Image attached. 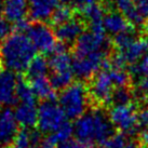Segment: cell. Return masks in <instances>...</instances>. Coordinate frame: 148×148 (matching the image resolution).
Instances as JSON below:
<instances>
[{"label": "cell", "mask_w": 148, "mask_h": 148, "mask_svg": "<svg viewBox=\"0 0 148 148\" xmlns=\"http://www.w3.org/2000/svg\"><path fill=\"white\" fill-rule=\"evenodd\" d=\"M140 143H142L143 146H144V148H148V129L142 131L140 136Z\"/></svg>", "instance_id": "35"}, {"label": "cell", "mask_w": 148, "mask_h": 148, "mask_svg": "<svg viewBox=\"0 0 148 148\" xmlns=\"http://www.w3.org/2000/svg\"><path fill=\"white\" fill-rule=\"evenodd\" d=\"M16 97L17 102L24 104H36L37 96L34 93V90L28 80L25 78H18L16 88Z\"/></svg>", "instance_id": "23"}, {"label": "cell", "mask_w": 148, "mask_h": 148, "mask_svg": "<svg viewBox=\"0 0 148 148\" xmlns=\"http://www.w3.org/2000/svg\"><path fill=\"white\" fill-rule=\"evenodd\" d=\"M144 29H145V32H146V34H147V35H148V17H147V21L145 22Z\"/></svg>", "instance_id": "37"}, {"label": "cell", "mask_w": 148, "mask_h": 148, "mask_svg": "<svg viewBox=\"0 0 148 148\" xmlns=\"http://www.w3.org/2000/svg\"><path fill=\"white\" fill-rule=\"evenodd\" d=\"M83 21L89 27V30L94 33H105L104 29V16L105 11L99 3L92 4L82 10Z\"/></svg>", "instance_id": "17"}, {"label": "cell", "mask_w": 148, "mask_h": 148, "mask_svg": "<svg viewBox=\"0 0 148 148\" xmlns=\"http://www.w3.org/2000/svg\"><path fill=\"white\" fill-rule=\"evenodd\" d=\"M74 135V124H71L67 120L65 123H63L58 130L48 134L45 140L52 145H60L70 140V137Z\"/></svg>", "instance_id": "22"}, {"label": "cell", "mask_w": 148, "mask_h": 148, "mask_svg": "<svg viewBox=\"0 0 148 148\" xmlns=\"http://www.w3.org/2000/svg\"><path fill=\"white\" fill-rule=\"evenodd\" d=\"M36 55L37 49L22 33L14 32L0 43V61L3 67L16 74H25Z\"/></svg>", "instance_id": "3"}, {"label": "cell", "mask_w": 148, "mask_h": 148, "mask_svg": "<svg viewBox=\"0 0 148 148\" xmlns=\"http://www.w3.org/2000/svg\"><path fill=\"white\" fill-rule=\"evenodd\" d=\"M107 55L108 52H96L82 56H73L74 75L80 81L90 80L106 64Z\"/></svg>", "instance_id": "8"}, {"label": "cell", "mask_w": 148, "mask_h": 148, "mask_svg": "<svg viewBox=\"0 0 148 148\" xmlns=\"http://www.w3.org/2000/svg\"><path fill=\"white\" fill-rule=\"evenodd\" d=\"M26 36L29 38L37 51L48 55L53 52L58 42L54 30L43 22L32 23L26 30Z\"/></svg>", "instance_id": "7"}, {"label": "cell", "mask_w": 148, "mask_h": 148, "mask_svg": "<svg viewBox=\"0 0 148 148\" xmlns=\"http://www.w3.org/2000/svg\"><path fill=\"white\" fill-rule=\"evenodd\" d=\"M99 0H70V3L74 5L75 8L83 10L86 7H90L92 4L97 3Z\"/></svg>", "instance_id": "33"}, {"label": "cell", "mask_w": 148, "mask_h": 148, "mask_svg": "<svg viewBox=\"0 0 148 148\" xmlns=\"http://www.w3.org/2000/svg\"><path fill=\"white\" fill-rule=\"evenodd\" d=\"M3 64H2V62H1V61H0V75L2 74V73H3Z\"/></svg>", "instance_id": "38"}, {"label": "cell", "mask_w": 148, "mask_h": 148, "mask_svg": "<svg viewBox=\"0 0 148 148\" xmlns=\"http://www.w3.org/2000/svg\"><path fill=\"white\" fill-rule=\"evenodd\" d=\"M138 11L144 17H148V0H134Z\"/></svg>", "instance_id": "34"}, {"label": "cell", "mask_w": 148, "mask_h": 148, "mask_svg": "<svg viewBox=\"0 0 148 148\" xmlns=\"http://www.w3.org/2000/svg\"><path fill=\"white\" fill-rule=\"evenodd\" d=\"M60 4V0H28L29 17L34 22L49 21Z\"/></svg>", "instance_id": "13"}, {"label": "cell", "mask_w": 148, "mask_h": 148, "mask_svg": "<svg viewBox=\"0 0 148 148\" xmlns=\"http://www.w3.org/2000/svg\"><path fill=\"white\" fill-rule=\"evenodd\" d=\"M133 99V93H132L129 86H119L114 91L112 99H111V104L114 105H125V104L132 103Z\"/></svg>", "instance_id": "27"}, {"label": "cell", "mask_w": 148, "mask_h": 148, "mask_svg": "<svg viewBox=\"0 0 148 148\" xmlns=\"http://www.w3.org/2000/svg\"><path fill=\"white\" fill-rule=\"evenodd\" d=\"M49 71V61L45 58V55H36L24 74V78L28 81H32L34 79L47 77Z\"/></svg>", "instance_id": "20"}, {"label": "cell", "mask_w": 148, "mask_h": 148, "mask_svg": "<svg viewBox=\"0 0 148 148\" xmlns=\"http://www.w3.org/2000/svg\"><path fill=\"white\" fill-rule=\"evenodd\" d=\"M109 118L116 130L125 135H134L140 130L137 122V107L133 103L114 105L109 109Z\"/></svg>", "instance_id": "6"}, {"label": "cell", "mask_w": 148, "mask_h": 148, "mask_svg": "<svg viewBox=\"0 0 148 148\" xmlns=\"http://www.w3.org/2000/svg\"><path fill=\"white\" fill-rule=\"evenodd\" d=\"M2 5H3V2L0 0V15H2Z\"/></svg>", "instance_id": "39"}, {"label": "cell", "mask_w": 148, "mask_h": 148, "mask_svg": "<svg viewBox=\"0 0 148 148\" xmlns=\"http://www.w3.org/2000/svg\"><path fill=\"white\" fill-rule=\"evenodd\" d=\"M18 132V122L12 109L0 108V147L11 146Z\"/></svg>", "instance_id": "11"}, {"label": "cell", "mask_w": 148, "mask_h": 148, "mask_svg": "<svg viewBox=\"0 0 148 148\" xmlns=\"http://www.w3.org/2000/svg\"><path fill=\"white\" fill-rule=\"evenodd\" d=\"M18 78L11 70H3L0 75V105L8 107L17 102L16 88Z\"/></svg>", "instance_id": "12"}, {"label": "cell", "mask_w": 148, "mask_h": 148, "mask_svg": "<svg viewBox=\"0 0 148 148\" xmlns=\"http://www.w3.org/2000/svg\"><path fill=\"white\" fill-rule=\"evenodd\" d=\"M30 86L33 88L34 93L36 94L37 99H40L42 101H48V99H55V90L50 82L49 78L41 77V78L34 79L29 81Z\"/></svg>", "instance_id": "21"}, {"label": "cell", "mask_w": 148, "mask_h": 148, "mask_svg": "<svg viewBox=\"0 0 148 148\" xmlns=\"http://www.w3.org/2000/svg\"><path fill=\"white\" fill-rule=\"evenodd\" d=\"M148 52V38H137L127 48L117 51L119 56L124 64L133 65L140 60L145 53Z\"/></svg>", "instance_id": "15"}, {"label": "cell", "mask_w": 148, "mask_h": 148, "mask_svg": "<svg viewBox=\"0 0 148 148\" xmlns=\"http://www.w3.org/2000/svg\"><path fill=\"white\" fill-rule=\"evenodd\" d=\"M73 17H74V10L69 4H60L55 9L52 16L50 17L49 23L51 26L56 27V26H60L66 22L70 21Z\"/></svg>", "instance_id": "24"}, {"label": "cell", "mask_w": 148, "mask_h": 148, "mask_svg": "<svg viewBox=\"0 0 148 148\" xmlns=\"http://www.w3.org/2000/svg\"><path fill=\"white\" fill-rule=\"evenodd\" d=\"M34 148H55V147H54V145H52L47 140H45L42 143H40V144L37 145L36 147H34Z\"/></svg>", "instance_id": "36"}, {"label": "cell", "mask_w": 148, "mask_h": 148, "mask_svg": "<svg viewBox=\"0 0 148 148\" xmlns=\"http://www.w3.org/2000/svg\"><path fill=\"white\" fill-rule=\"evenodd\" d=\"M14 115L18 124L24 129H33L38 122V107L36 104L20 103L15 108Z\"/></svg>", "instance_id": "18"}, {"label": "cell", "mask_w": 148, "mask_h": 148, "mask_svg": "<svg viewBox=\"0 0 148 148\" xmlns=\"http://www.w3.org/2000/svg\"><path fill=\"white\" fill-rule=\"evenodd\" d=\"M58 148H92V146L80 143L78 140H67V142H65V143L58 145Z\"/></svg>", "instance_id": "31"}, {"label": "cell", "mask_w": 148, "mask_h": 148, "mask_svg": "<svg viewBox=\"0 0 148 148\" xmlns=\"http://www.w3.org/2000/svg\"><path fill=\"white\" fill-rule=\"evenodd\" d=\"M104 148H140L138 144H136L134 140L127 138V135L123 133L112 135L103 145Z\"/></svg>", "instance_id": "25"}, {"label": "cell", "mask_w": 148, "mask_h": 148, "mask_svg": "<svg viewBox=\"0 0 148 148\" xmlns=\"http://www.w3.org/2000/svg\"><path fill=\"white\" fill-rule=\"evenodd\" d=\"M104 29L105 33L115 37L119 34L132 30L133 26L122 13L119 11H110L104 16Z\"/></svg>", "instance_id": "14"}, {"label": "cell", "mask_w": 148, "mask_h": 148, "mask_svg": "<svg viewBox=\"0 0 148 148\" xmlns=\"http://www.w3.org/2000/svg\"><path fill=\"white\" fill-rule=\"evenodd\" d=\"M137 89L142 96H144L145 99H148V75L138 80Z\"/></svg>", "instance_id": "32"}, {"label": "cell", "mask_w": 148, "mask_h": 148, "mask_svg": "<svg viewBox=\"0 0 148 148\" xmlns=\"http://www.w3.org/2000/svg\"><path fill=\"white\" fill-rule=\"evenodd\" d=\"M28 13V0H4L2 15L9 23H16L26 18Z\"/></svg>", "instance_id": "16"}, {"label": "cell", "mask_w": 148, "mask_h": 148, "mask_svg": "<svg viewBox=\"0 0 148 148\" xmlns=\"http://www.w3.org/2000/svg\"><path fill=\"white\" fill-rule=\"evenodd\" d=\"M58 104L68 120H77L88 111L91 104L88 88L82 81L73 82L61 91Z\"/></svg>", "instance_id": "4"}, {"label": "cell", "mask_w": 148, "mask_h": 148, "mask_svg": "<svg viewBox=\"0 0 148 148\" xmlns=\"http://www.w3.org/2000/svg\"><path fill=\"white\" fill-rule=\"evenodd\" d=\"M130 75L123 68L116 67L107 61L102 69L89 80L86 86L91 104H96V107L111 104L114 91L119 86H127Z\"/></svg>", "instance_id": "2"}, {"label": "cell", "mask_w": 148, "mask_h": 148, "mask_svg": "<svg viewBox=\"0 0 148 148\" xmlns=\"http://www.w3.org/2000/svg\"><path fill=\"white\" fill-rule=\"evenodd\" d=\"M129 75L133 77V79H142L148 75V52L145 53L142 58L130 66Z\"/></svg>", "instance_id": "26"}, {"label": "cell", "mask_w": 148, "mask_h": 148, "mask_svg": "<svg viewBox=\"0 0 148 148\" xmlns=\"http://www.w3.org/2000/svg\"><path fill=\"white\" fill-rule=\"evenodd\" d=\"M11 148H33L30 137H29V129H22L16 135L14 142L11 145Z\"/></svg>", "instance_id": "28"}, {"label": "cell", "mask_w": 148, "mask_h": 148, "mask_svg": "<svg viewBox=\"0 0 148 148\" xmlns=\"http://www.w3.org/2000/svg\"><path fill=\"white\" fill-rule=\"evenodd\" d=\"M106 33L84 32L73 47V56H82L96 52H108L110 42Z\"/></svg>", "instance_id": "9"}, {"label": "cell", "mask_w": 148, "mask_h": 148, "mask_svg": "<svg viewBox=\"0 0 148 148\" xmlns=\"http://www.w3.org/2000/svg\"><path fill=\"white\" fill-rule=\"evenodd\" d=\"M86 25L82 18L73 17L70 21L54 27V34L58 41L65 45H73L76 43L78 38L86 32Z\"/></svg>", "instance_id": "10"}, {"label": "cell", "mask_w": 148, "mask_h": 148, "mask_svg": "<svg viewBox=\"0 0 148 148\" xmlns=\"http://www.w3.org/2000/svg\"><path fill=\"white\" fill-rule=\"evenodd\" d=\"M10 30H11V25L4 18L3 15H0V43L8 37Z\"/></svg>", "instance_id": "30"}, {"label": "cell", "mask_w": 148, "mask_h": 148, "mask_svg": "<svg viewBox=\"0 0 148 148\" xmlns=\"http://www.w3.org/2000/svg\"><path fill=\"white\" fill-rule=\"evenodd\" d=\"M115 130L108 112L101 107H93L91 110H88L74 124L76 140L90 146L104 145L116 134Z\"/></svg>", "instance_id": "1"}, {"label": "cell", "mask_w": 148, "mask_h": 148, "mask_svg": "<svg viewBox=\"0 0 148 148\" xmlns=\"http://www.w3.org/2000/svg\"><path fill=\"white\" fill-rule=\"evenodd\" d=\"M116 8L122 13L127 20L134 26H140L144 24L145 17L138 11L134 0H114Z\"/></svg>", "instance_id": "19"}, {"label": "cell", "mask_w": 148, "mask_h": 148, "mask_svg": "<svg viewBox=\"0 0 148 148\" xmlns=\"http://www.w3.org/2000/svg\"><path fill=\"white\" fill-rule=\"evenodd\" d=\"M137 122L140 130L148 129V106L144 105L140 108H137Z\"/></svg>", "instance_id": "29"}, {"label": "cell", "mask_w": 148, "mask_h": 148, "mask_svg": "<svg viewBox=\"0 0 148 148\" xmlns=\"http://www.w3.org/2000/svg\"><path fill=\"white\" fill-rule=\"evenodd\" d=\"M65 112L55 99L42 101L38 107V130L42 133L50 134L58 130L67 121Z\"/></svg>", "instance_id": "5"}]
</instances>
